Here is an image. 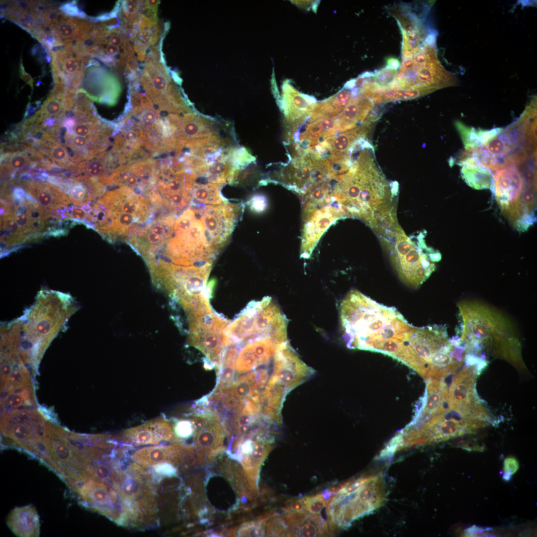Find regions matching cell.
<instances>
[{"mask_svg": "<svg viewBox=\"0 0 537 537\" xmlns=\"http://www.w3.org/2000/svg\"><path fill=\"white\" fill-rule=\"evenodd\" d=\"M386 67L391 69L398 70L400 67L399 60L394 57H389L386 61Z\"/></svg>", "mask_w": 537, "mask_h": 537, "instance_id": "obj_44", "label": "cell"}, {"mask_svg": "<svg viewBox=\"0 0 537 537\" xmlns=\"http://www.w3.org/2000/svg\"><path fill=\"white\" fill-rule=\"evenodd\" d=\"M486 364L484 359L467 358L465 365L454 377L448 390V409L466 418L491 422V416L475 388L477 375Z\"/></svg>", "mask_w": 537, "mask_h": 537, "instance_id": "obj_10", "label": "cell"}, {"mask_svg": "<svg viewBox=\"0 0 537 537\" xmlns=\"http://www.w3.org/2000/svg\"><path fill=\"white\" fill-rule=\"evenodd\" d=\"M194 427L192 421L186 420L179 421L174 428L175 435L180 439H187L194 433Z\"/></svg>", "mask_w": 537, "mask_h": 537, "instance_id": "obj_35", "label": "cell"}, {"mask_svg": "<svg viewBox=\"0 0 537 537\" xmlns=\"http://www.w3.org/2000/svg\"><path fill=\"white\" fill-rule=\"evenodd\" d=\"M285 516L286 525L291 529H297L306 520L308 513L304 512H287Z\"/></svg>", "mask_w": 537, "mask_h": 537, "instance_id": "obj_36", "label": "cell"}, {"mask_svg": "<svg viewBox=\"0 0 537 537\" xmlns=\"http://www.w3.org/2000/svg\"><path fill=\"white\" fill-rule=\"evenodd\" d=\"M146 240L148 244L151 247H157L162 245L165 238L151 231L148 228L146 229Z\"/></svg>", "mask_w": 537, "mask_h": 537, "instance_id": "obj_40", "label": "cell"}, {"mask_svg": "<svg viewBox=\"0 0 537 537\" xmlns=\"http://www.w3.org/2000/svg\"><path fill=\"white\" fill-rule=\"evenodd\" d=\"M427 380L421 424L443 414L448 406V388L446 383L442 380L434 378Z\"/></svg>", "mask_w": 537, "mask_h": 537, "instance_id": "obj_24", "label": "cell"}, {"mask_svg": "<svg viewBox=\"0 0 537 537\" xmlns=\"http://www.w3.org/2000/svg\"><path fill=\"white\" fill-rule=\"evenodd\" d=\"M372 100L359 95L353 97L346 107L336 116L338 132H343L356 127L359 122L364 121L373 108Z\"/></svg>", "mask_w": 537, "mask_h": 537, "instance_id": "obj_25", "label": "cell"}, {"mask_svg": "<svg viewBox=\"0 0 537 537\" xmlns=\"http://www.w3.org/2000/svg\"><path fill=\"white\" fill-rule=\"evenodd\" d=\"M460 173L464 181L472 188L482 189L492 187L493 174L487 168L476 166H463Z\"/></svg>", "mask_w": 537, "mask_h": 537, "instance_id": "obj_32", "label": "cell"}, {"mask_svg": "<svg viewBox=\"0 0 537 537\" xmlns=\"http://www.w3.org/2000/svg\"><path fill=\"white\" fill-rule=\"evenodd\" d=\"M397 70L384 68L372 74L374 84L380 88H390L393 87Z\"/></svg>", "mask_w": 537, "mask_h": 537, "instance_id": "obj_33", "label": "cell"}, {"mask_svg": "<svg viewBox=\"0 0 537 537\" xmlns=\"http://www.w3.org/2000/svg\"><path fill=\"white\" fill-rule=\"evenodd\" d=\"M338 132L336 116L309 122L300 140L304 151L313 148Z\"/></svg>", "mask_w": 537, "mask_h": 537, "instance_id": "obj_26", "label": "cell"}, {"mask_svg": "<svg viewBox=\"0 0 537 537\" xmlns=\"http://www.w3.org/2000/svg\"><path fill=\"white\" fill-rule=\"evenodd\" d=\"M6 524L16 536H39V517L36 509L32 505L16 507L13 509L7 517Z\"/></svg>", "mask_w": 537, "mask_h": 537, "instance_id": "obj_23", "label": "cell"}, {"mask_svg": "<svg viewBox=\"0 0 537 537\" xmlns=\"http://www.w3.org/2000/svg\"><path fill=\"white\" fill-rule=\"evenodd\" d=\"M154 470L157 474L161 476L171 477L177 474V470L173 464L168 462L155 465Z\"/></svg>", "mask_w": 537, "mask_h": 537, "instance_id": "obj_38", "label": "cell"}, {"mask_svg": "<svg viewBox=\"0 0 537 537\" xmlns=\"http://www.w3.org/2000/svg\"><path fill=\"white\" fill-rule=\"evenodd\" d=\"M175 433L169 422L162 417L123 431L119 440L129 446L158 445L174 441Z\"/></svg>", "mask_w": 537, "mask_h": 537, "instance_id": "obj_17", "label": "cell"}, {"mask_svg": "<svg viewBox=\"0 0 537 537\" xmlns=\"http://www.w3.org/2000/svg\"><path fill=\"white\" fill-rule=\"evenodd\" d=\"M433 91L427 90H407L399 88L377 87L370 97L373 104L415 99Z\"/></svg>", "mask_w": 537, "mask_h": 537, "instance_id": "obj_31", "label": "cell"}, {"mask_svg": "<svg viewBox=\"0 0 537 537\" xmlns=\"http://www.w3.org/2000/svg\"><path fill=\"white\" fill-rule=\"evenodd\" d=\"M403 60L393 88L434 91L450 82L448 74L441 66L431 45L424 44L412 57Z\"/></svg>", "mask_w": 537, "mask_h": 537, "instance_id": "obj_9", "label": "cell"}, {"mask_svg": "<svg viewBox=\"0 0 537 537\" xmlns=\"http://www.w3.org/2000/svg\"><path fill=\"white\" fill-rule=\"evenodd\" d=\"M109 42L113 46H118L121 43V40L118 35L114 34L110 36Z\"/></svg>", "mask_w": 537, "mask_h": 537, "instance_id": "obj_46", "label": "cell"}, {"mask_svg": "<svg viewBox=\"0 0 537 537\" xmlns=\"http://www.w3.org/2000/svg\"><path fill=\"white\" fill-rule=\"evenodd\" d=\"M370 151L363 149L340 177V196L366 222L380 214L390 199V183L376 165Z\"/></svg>", "mask_w": 537, "mask_h": 537, "instance_id": "obj_4", "label": "cell"}, {"mask_svg": "<svg viewBox=\"0 0 537 537\" xmlns=\"http://www.w3.org/2000/svg\"><path fill=\"white\" fill-rule=\"evenodd\" d=\"M455 126L458 132L465 150L484 146L496 137L502 130L494 128L490 130L476 129L457 121Z\"/></svg>", "mask_w": 537, "mask_h": 537, "instance_id": "obj_29", "label": "cell"}, {"mask_svg": "<svg viewBox=\"0 0 537 537\" xmlns=\"http://www.w3.org/2000/svg\"><path fill=\"white\" fill-rule=\"evenodd\" d=\"M1 156L2 172L9 175L10 173H21L25 170L39 165L37 159L26 148L23 151H5Z\"/></svg>", "mask_w": 537, "mask_h": 537, "instance_id": "obj_30", "label": "cell"}, {"mask_svg": "<svg viewBox=\"0 0 537 537\" xmlns=\"http://www.w3.org/2000/svg\"><path fill=\"white\" fill-rule=\"evenodd\" d=\"M193 450V447L177 443L169 445L144 447L135 451L131 459L136 463L144 466H155L168 462L179 463L185 453Z\"/></svg>", "mask_w": 537, "mask_h": 537, "instance_id": "obj_19", "label": "cell"}, {"mask_svg": "<svg viewBox=\"0 0 537 537\" xmlns=\"http://www.w3.org/2000/svg\"><path fill=\"white\" fill-rule=\"evenodd\" d=\"M129 114L139 124L144 135L146 150L152 157L174 150L172 133L167 121H164L158 112L146 99L141 100Z\"/></svg>", "mask_w": 537, "mask_h": 537, "instance_id": "obj_15", "label": "cell"}, {"mask_svg": "<svg viewBox=\"0 0 537 537\" xmlns=\"http://www.w3.org/2000/svg\"><path fill=\"white\" fill-rule=\"evenodd\" d=\"M285 510L286 512H304L306 511L305 505L302 498L290 500L287 504Z\"/></svg>", "mask_w": 537, "mask_h": 537, "instance_id": "obj_41", "label": "cell"}, {"mask_svg": "<svg viewBox=\"0 0 537 537\" xmlns=\"http://www.w3.org/2000/svg\"><path fill=\"white\" fill-rule=\"evenodd\" d=\"M247 343L238 353L236 370L245 373L273 362L278 351L289 343L287 337L264 336ZM242 343V342H241Z\"/></svg>", "mask_w": 537, "mask_h": 537, "instance_id": "obj_16", "label": "cell"}, {"mask_svg": "<svg viewBox=\"0 0 537 537\" xmlns=\"http://www.w3.org/2000/svg\"><path fill=\"white\" fill-rule=\"evenodd\" d=\"M249 205L252 210L260 211L265 207V200L261 196H255L249 201Z\"/></svg>", "mask_w": 537, "mask_h": 537, "instance_id": "obj_43", "label": "cell"}, {"mask_svg": "<svg viewBox=\"0 0 537 537\" xmlns=\"http://www.w3.org/2000/svg\"><path fill=\"white\" fill-rule=\"evenodd\" d=\"M512 475L509 473L504 472L503 476V479L506 481H509L511 479Z\"/></svg>", "mask_w": 537, "mask_h": 537, "instance_id": "obj_47", "label": "cell"}, {"mask_svg": "<svg viewBox=\"0 0 537 537\" xmlns=\"http://www.w3.org/2000/svg\"><path fill=\"white\" fill-rule=\"evenodd\" d=\"M352 89L345 86L344 89L334 95L323 101L316 103L310 115L309 122L338 115L353 97Z\"/></svg>", "mask_w": 537, "mask_h": 537, "instance_id": "obj_27", "label": "cell"}, {"mask_svg": "<svg viewBox=\"0 0 537 537\" xmlns=\"http://www.w3.org/2000/svg\"><path fill=\"white\" fill-rule=\"evenodd\" d=\"M294 3L298 6H301L303 8H309L311 6L315 7V2L314 1L310 0H302V1H294Z\"/></svg>", "mask_w": 537, "mask_h": 537, "instance_id": "obj_45", "label": "cell"}, {"mask_svg": "<svg viewBox=\"0 0 537 537\" xmlns=\"http://www.w3.org/2000/svg\"><path fill=\"white\" fill-rule=\"evenodd\" d=\"M385 491L379 475L365 477L362 484L351 492L339 491L335 514L340 524L348 527L356 519L378 508L384 500Z\"/></svg>", "mask_w": 537, "mask_h": 537, "instance_id": "obj_14", "label": "cell"}, {"mask_svg": "<svg viewBox=\"0 0 537 537\" xmlns=\"http://www.w3.org/2000/svg\"><path fill=\"white\" fill-rule=\"evenodd\" d=\"M21 185L26 194L49 212L57 210L71 201L61 189L47 182L29 179L23 181Z\"/></svg>", "mask_w": 537, "mask_h": 537, "instance_id": "obj_21", "label": "cell"}, {"mask_svg": "<svg viewBox=\"0 0 537 537\" xmlns=\"http://www.w3.org/2000/svg\"><path fill=\"white\" fill-rule=\"evenodd\" d=\"M109 483L88 478L70 487L83 506L105 516L121 526H126L129 520L120 496Z\"/></svg>", "mask_w": 537, "mask_h": 537, "instance_id": "obj_12", "label": "cell"}, {"mask_svg": "<svg viewBox=\"0 0 537 537\" xmlns=\"http://www.w3.org/2000/svg\"><path fill=\"white\" fill-rule=\"evenodd\" d=\"M452 444L456 447L462 448L468 451H483V446L474 439L466 440L462 436L454 437Z\"/></svg>", "mask_w": 537, "mask_h": 537, "instance_id": "obj_37", "label": "cell"}, {"mask_svg": "<svg viewBox=\"0 0 537 537\" xmlns=\"http://www.w3.org/2000/svg\"><path fill=\"white\" fill-rule=\"evenodd\" d=\"M32 126L30 139L34 149L61 148L69 158L72 175L106 152L115 131L113 125L99 117L81 92L67 100L60 114L37 117Z\"/></svg>", "mask_w": 537, "mask_h": 537, "instance_id": "obj_1", "label": "cell"}, {"mask_svg": "<svg viewBox=\"0 0 537 537\" xmlns=\"http://www.w3.org/2000/svg\"><path fill=\"white\" fill-rule=\"evenodd\" d=\"M316 103L314 98L300 92L290 82H286L283 85V112L287 122L294 127L311 115Z\"/></svg>", "mask_w": 537, "mask_h": 537, "instance_id": "obj_20", "label": "cell"}, {"mask_svg": "<svg viewBox=\"0 0 537 537\" xmlns=\"http://www.w3.org/2000/svg\"><path fill=\"white\" fill-rule=\"evenodd\" d=\"M457 306L458 338L470 352L477 354L483 350L519 370L526 369L518 330L507 315L476 300H464Z\"/></svg>", "mask_w": 537, "mask_h": 537, "instance_id": "obj_3", "label": "cell"}, {"mask_svg": "<svg viewBox=\"0 0 537 537\" xmlns=\"http://www.w3.org/2000/svg\"><path fill=\"white\" fill-rule=\"evenodd\" d=\"M341 326L350 349L377 352L396 358L413 326L395 308L357 290L350 291L340 309Z\"/></svg>", "mask_w": 537, "mask_h": 537, "instance_id": "obj_2", "label": "cell"}, {"mask_svg": "<svg viewBox=\"0 0 537 537\" xmlns=\"http://www.w3.org/2000/svg\"><path fill=\"white\" fill-rule=\"evenodd\" d=\"M238 353L236 344L228 345L224 352L221 364L217 372L218 381L213 395L221 394L227 390L234 381L236 361Z\"/></svg>", "mask_w": 537, "mask_h": 537, "instance_id": "obj_28", "label": "cell"}, {"mask_svg": "<svg viewBox=\"0 0 537 537\" xmlns=\"http://www.w3.org/2000/svg\"><path fill=\"white\" fill-rule=\"evenodd\" d=\"M417 239L408 237L401 227L380 240L399 278L414 288L428 278L441 258L439 252L427 247L423 239Z\"/></svg>", "mask_w": 537, "mask_h": 537, "instance_id": "obj_5", "label": "cell"}, {"mask_svg": "<svg viewBox=\"0 0 537 537\" xmlns=\"http://www.w3.org/2000/svg\"><path fill=\"white\" fill-rule=\"evenodd\" d=\"M525 127L524 123L519 119L505 129H503L483 147L491 156L501 162L503 168L508 167V157L515 153V150L522 143H524L527 146Z\"/></svg>", "mask_w": 537, "mask_h": 537, "instance_id": "obj_18", "label": "cell"}, {"mask_svg": "<svg viewBox=\"0 0 537 537\" xmlns=\"http://www.w3.org/2000/svg\"><path fill=\"white\" fill-rule=\"evenodd\" d=\"M302 499L305 505L306 511L314 514L320 513L328 503L324 499L321 494L307 496Z\"/></svg>", "mask_w": 537, "mask_h": 537, "instance_id": "obj_34", "label": "cell"}, {"mask_svg": "<svg viewBox=\"0 0 537 537\" xmlns=\"http://www.w3.org/2000/svg\"><path fill=\"white\" fill-rule=\"evenodd\" d=\"M492 188L496 200L503 214L520 230H526L534 222L527 214L522 203L525 183L516 166L495 171Z\"/></svg>", "mask_w": 537, "mask_h": 537, "instance_id": "obj_11", "label": "cell"}, {"mask_svg": "<svg viewBox=\"0 0 537 537\" xmlns=\"http://www.w3.org/2000/svg\"><path fill=\"white\" fill-rule=\"evenodd\" d=\"M458 341V337L449 338L443 326L413 327L404 343L398 360L428 379L438 356L452 349Z\"/></svg>", "mask_w": 537, "mask_h": 537, "instance_id": "obj_7", "label": "cell"}, {"mask_svg": "<svg viewBox=\"0 0 537 537\" xmlns=\"http://www.w3.org/2000/svg\"><path fill=\"white\" fill-rule=\"evenodd\" d=\"M113 487L123 502L129 520L135 525L155 520V488L146 469L136 464H131L126 472L118 468Z\"/></svg>", "mask_w": 537, "mask_h": 537, "instance_id": "obj_8", "label": "cell"}, {"mask_svg": "<svg viewBox=\"0 0 537 537\" xmlns=\"http://www.w3.org/2000/svg\"><path fill=\"white\" fill-rule=\"evenodd\" d=\"M519 468V463L518 460L513 456L506 457L504 461L503 471L513 475L515 474Z\"/></svg>", "mask_w": 537, "mask_h": 537, "instance_id": "obj_39", "label": "cell"}, {"mask_svg": "<svg viewBox=\"0 0 537 537\" xmlns=\"http://www.w3.org/2000/svg\"><path fill=\"white\" fill-rule=\"evenodd\" d=\"M60 9L67 14L72 16H83V14L79 11L77 6L74 3H65L61 7Z\"/></svg>", "mask_w": 537, "mask_h": 537, "instance_id": "obj_42", "label": "cell"}, {"mask_svg": "<svg viewBox=\"0 0 537 537\" xmlns=\"http://www.w3.org/2000/svg\"><path fill=\"white\" fill-rule=\"evenodd\" d=\"M370 126V123L365 121L362 126L332 136L317 145L316 150L320 156L326 152H330V155L351 153L358 142L365 138Z\"/></svg>", "mask_w": 537, "mask_h": 537, "instance_id": "obj_22", "label": "cell"}, {"mask_svg": "<svg viewBox=\"0 0 537 537\" xmlns=\"http://www.w3.org/2000/svg\"><path fill=\"white\" fill-rule=\"evenodd\" d=\"M488 425L485 421L466 418L455 411L447 409L443 414L421 424L419 428L408 429L407 438L411 445L440 442L474 433L478 429Z\"/></svg>", "mask_w": 537, "mask_h": 537, "instance_id": "obj_13", "label": "cell"}, {"mask_svg": "<svg viewBox=\"0 0 537 537\" xmlns=\"http://www.w3.org/2000/svg\"><path fill=\"white\" fill-rule=\"evenodd\" d=\"M287 320L269 296L250 302L229 323L226 330L229 344L264 336H287Z\"/></svg>", "mask_w": 537, "mask_h": 537, "instance_id": "obj_6", "label": "cell"}]
</instances>
